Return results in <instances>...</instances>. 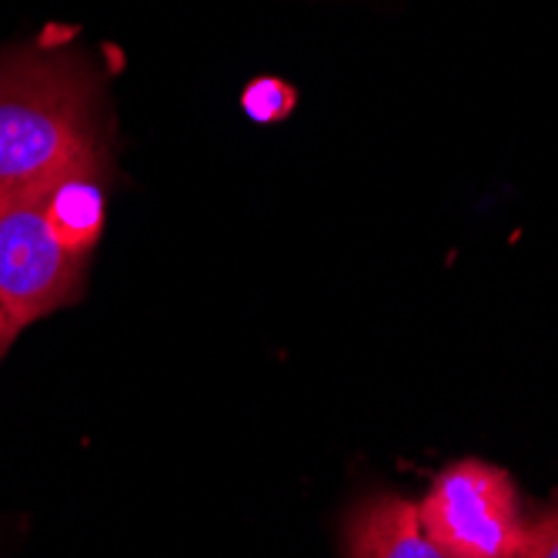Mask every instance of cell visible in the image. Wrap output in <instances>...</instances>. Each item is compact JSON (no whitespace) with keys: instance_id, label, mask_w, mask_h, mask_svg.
<instances>
[{"instance_id":"7a4b0ae2","label":"cell","mask_w":558,"mask_h":558,"mask_svg":"<svg viewBox=\"0 0 558 558\" xmlns=\"http://www.w3.org/2000/svg\"><path fill=\"white\" fill-rule=\"evenodd\" d=\"M418 519L451 558H519L529 535L512 475L482 459L441 469L418 501Z\"/></svg>"},{"instance_id":"6da1fadb","label":"cell","mask_w":558,"mask_h":558,"mask_svg":"<svg viewBox=\"0 0 558 558\" xmlns=\"http://www.w3.org/2000/svg\"><path fill=\"white\" fill-rule=\"evenodd\" d=\"M105 161L97 87L84 61L54 50L0 61V205Z\"/></svg>"},{"instance_id":"3957f363","label":"cell","mask_w":558,"mask_h":558,"mask_svg":"<svg viewBox=\"0 0 558 558\" xmlns=\"http://www.w3.org/2000/svg\"><path fill=\"white\" fill-rule=\"evenodd\" d=\"M87 258L54 225L44 194L0 205V308L17 328L71 304Z\"/></svg>"},{"instance_id":"8992f818","label":"cell","mask_w":558,"mask_h":558,"mask_svg":"<svg viewBox=\"0 0 558 558\" xmlns=\"http://www.w3.org/2000/svg\"><path fill=\"white\" fill-rule=\"evenodd\" d=\"M519 558H558V505L529 519V535Z\"/></svg>"},{"instance_id":"52a82bcc","label":"cell","mask_w":558,"mask_h":558,"mask_svg":"<svg viewBox=\"0 0 558 558\" xmlns=\"http://www.w3.org/2000/svg\"><path fill=\"white\" fill-rule=\"evenodd\" d=\"M17 331H21V328L4 315V308H0V359H4V351L11 348V341H14Z\"/></svg>"},{"instance_id":"5b68a950","label":"cell","mask_w":558,"mask_h":558,"mask_svg":"<svg viewBox=\"0 0 558 558\" xmlns=\"http://www.w3.org/2000/svg\"><path fill=\"white\" fill-rule=\"evenodd\" d=\"M294 87H288L284 81L278 77H258V81H251L241 94V108L251 121H258V124H278L284 121L291 111H294Z\"/></svg>"},{"instance_id":"277c9868","label":"cell","mask_w":558,"mask_h":558,"mask_svg":"<svg viewBox=\"0 0 558 558\" xmlns=\"http://www.w3.org/2000/svg\"><path fill=\"white\" fill-rule=\"evenodd\" d=\"M344 558H451L422 529L418 501L372 495L344 522Z\"/></svg>"}]
</instances>
